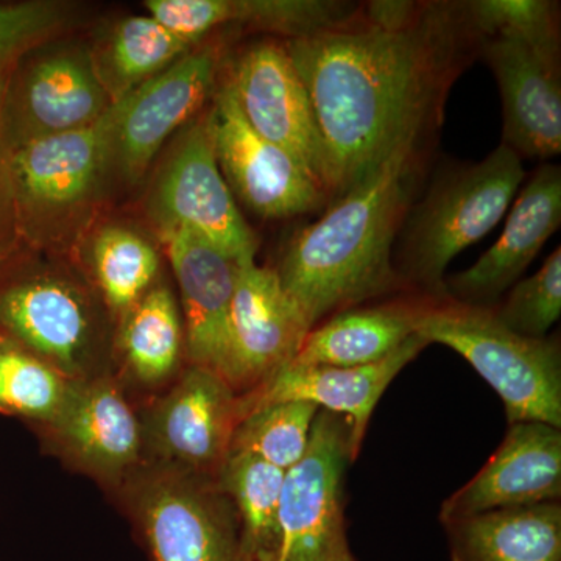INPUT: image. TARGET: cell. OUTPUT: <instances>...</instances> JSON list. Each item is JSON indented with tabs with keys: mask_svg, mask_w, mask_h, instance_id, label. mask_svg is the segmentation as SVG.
<instances>
[{
	"mask_svg": "<svg viewBox=\"0 0 561 561\" xmlns=\"http://www.w3.org/2000/svg\"><path fill=\"white\" fill-rule=\"evenodd\" d=\"M471 38L461 3L371 2L284 44L311 101L330 202L398 151L420 149L440 124Z\"/></svg>",
	"mask_w": 561,
	"mask_h": 561,
	"instance_id": "1",
	"label": "cell"
},
{
	"mask_svg": "<svg viewBox=\"0 0 561 561\" xmlns=\"http://www.w3.org/2000/svg\"><path fill=\"white\" fill-rule=\"evenodd\" d=\"M420 149L398 151L367 180L291 239L280 286L311 330L339 313L397 289L393 242L405 220Z\"/></svg>",
	"mask_w": 561,
	"mask_h": 561,
	"instance_id": "2",
	"label": "cell"
},
{
	"mask_svg": "<svg viewBox=\"0 0 561 561\" xmlns=\"http://www.w3.org/2000/svg\"><path fill=\"white\" fill-rule=\"evenodd\" d=\"M415 334L459 353L500 394L508 423L561 427V354L556 339H527L491 308L443 301L419 305Z\"/></svg>",
	"mask_w": 561,
	"mask_h": 561,
	"instance_id": "3",
	"label": "cell"
},
{
	"mask_svg": "<svg viewBox=\"0 0 561 561\" xmlns=\"http://www.w3.org/2000/svg\"><path fill=\"white\" fill-rule=\"evenodd\" d=\"M524 176L522 158L501 144L482 162L438 180L404 227L401 261L409 279L446 298L449 262L500 224Z\"/></svg>",
	"mask_w": 561,
	"mask_h": 561,
	"instance_id": "4",
	"label": "cell"
},
{
	"mask_svg": "<svg viewBox=\"0 0 561 561\" xmlns=\"http://www.w3.org/2000/svg\"><path fill=\"white\" fill-rule=\"evenodd\" d=\"M131 513L151 561H250L234 504L209 476L171 465L149 472Z\"/></svg>",
	"mask_w": 561,
	"mask_h": 561,
	"instance_id": "5",
	"label": "cell"
},
{
	"mask_svg": "<svg viewBox=\"0 0 561 561\" xmlns=\"http://www.w3.org/2000/svg\"><path fill=\"white\" fill-rule=\"evenodd\" d=\"M353 459L351 424L320 411L305 456L284 476L273 561H337L348 548L343 523V476Z\"/></svg>",
	"mask_w": 561,
	"mask_h": 561,
	"instance_id": "6",
	"label": "cell"
},
{
	"mask_svg": "<svg viewBox=\"0 0 561 561\" xmlns=\"http://www.w3.org/2000/svg\"><path fill=\"white\" fill-rule=\"evenodd\" d=\"M205 122L221 175L256 216L287 219L330 202L300 162L250 127L228 81L217 91Z\"/></svg>",
	"mask_w": 561,
	"mask_h": 561,
	"instance_id": "7",
	"label": "cell"
},
{
	"mask_svg": "<svg viewBox=\"0 0 561 561\" xmlns=\"http://www.w3.org/2000/svg\"><path fill=\"white\" fill-rule=\"evenodd\" d=\"M116 121L113 103L88 127L7 149L5 176L18 230H31L50 210L90 197L114 153Z\"/></svg>",
	"mask_w": 561,
	"mask_h": 561,
	"instance_id": "8",
	"label": "cell"
},
{
	"mask_svg": "<svg viewBox=\"0 0 561 561\" xmlns=\"http://www.w3.org/2000/svg\"><path fill=\"white\" fill-rule=\"evenodd\" d=\"M113 103L98 65L79 46L18 60L3 111L5 147L88 127Z\"/></svg>",
	"mask_w": 561,
	"mask_h": 561,
	"instance_id": "9",
	"label": "cell"
},
{
	"mask_svg": "<svg viewBox=\"0 0 561 561\" xmlns=\"http://www.w3.org/2000/svg\"><path fill=\"white\" fill-rule=\"evenodd\" d=\"M161 230L190 228L238 262L254 261L257 239L221 175L206 122L184 133L153 192Z\"/></svg>",
	"mask_w": 561,
	"mask_h": 561,
	"instance_id": "10",
	"label": "cell"
},
{
	"mask_svg": "<svg viewBox=\"0 0 561 561\" xmlns=\"http://www.w3.org/2000/svg\"><path fill=\"white\" fill-rule=\"evenodd\" d=\"M228 84L250 127L291 154L328 195L323 142L286 46L272 41L254 44L236 62Z\"/></svg>",
	"mask_w": 561,
	"mask_h": 561,
	"instance_id": "11",
	"label": "cell"
},
{
	"mask_svg": "<svg viewBox=\"0 0 561 561\" xmlns=\"http://www.w3.org/2000/svg\"><path fill=\"white\" fill-rule=\"evenodd\" d=\"M500 84L502 144L519 158L549 160L561 153L560 46L512 36L481 39Z\"/></svg>",
	"mask_w": 561,
	"mask_h": 561,
	"instance_id": "12",
	"label": "cell"
},
{
	"mask_svg": "<svg viewBox=\"0 0 561 561\" xmlns=\"http://www.w3.org/2000/svg\"><path fill=\"white\" fill-rule=\"evenodd\" d=\"M311 331L278 273L243 262L231 302L225 381L234 391L256 389L295 359Z\"/></svg>",
	"mask_w": 561,
	"mask_h": 561,
	"instance_id": "13",
	"label": "cell"
},
{
	"mask_svg": "<svg viewBox=\"0 0 561 561\" xmlns=\"http://www.w3.org/2000/svg\"><path fill=\"white\" fill-rule=\"evenodd\" d=\"M241 420V398L230 383L192 365L151 413L149 437L171 467L217 476Z\"/></svg>",
	"mask_w": 561,
	"mask_h": 561,
	"instance_id": "14",
	"label": "cell"
},
{
	"mask_svg": "<svg viewBox=\"0 0 561 561\" xmlns=\"http://www.w3.org/2000/svg\"><path fill=\"white\" fill-rule=\"evenodd\" d=\"M0 330L69 381L84 379L92 342L87 298L49 275L0 280Z\"/></svg>",
	"mask_w": 561,
	"mask_h": 561,
	"instance_id": "15",
	"label": "cell"
},
{
	"mask_svg": "<svg viewBox=\"0 0 561 561\" xmlns=\"http://www.w3.org/2000/svg\"><path fill=\"white\" fill-rule=\"evenodd\" d=\"M561 432L513 423L497 451L467 485L443 502L442 523L560 500Z\"/></svg>",
	"mask_w": 561,
	"mask_h": 561,
	"instance_id": "16",
	"label": "cell"
},
{
	"mask_svg": "<svg viewBox=\"0 0 561 561\" xmlns=\"http://www.w3.org/2000/svg\"><path fill=\"white\" fill-rule=\"evenodd\" d=\"M216 61L213 49L186 54L114 102V151L128 176L139 179L165 139L202 108L213 91Z\"/></svg>",
	"mask_w": 561,
	"mask_h": 561,
	"instance_id": "17",
	"label": "cell"
},
{
	"mask_svg": "<svg viewBox=\"0 0 561 561\" xmlns=\"http://www.w3.org/2000/svg\"><path fill=\"white\" fill-rule=\"evenodd\" d=\"M169 260L179 280L192 364L225 379L230 312L241 262L190 228H168Z\"/></svg>",
	"mask_w": 561,
	"mask_h": 561,
	"instance_id": "18",
	"label": "cell"
},
{
	"mask_svg": "<svg viewBox=\"0 0 561 561\" xmlns=\"http://www.w3.org/2000/svg\"><path fill=\"white\" fill-rule=\"evenodd\" d=\"M561 225V171L545 164L530 176L501 238L467 271L445 280L446 298L460 305L490 308L529 267Z\"/></svg>",
	"mask_w": 561,
	"mask_h": 561,
	"instance_id": "19",
	"label": "cell"
},
{
	"mask_svg": "<svg viewBox=\"0 0 561 561\" xmlns=\"http://www.w3.org/2000/svg\"><path fill=\"white\" fill-rule=\"evenodd\" d=\"M424 346L427 343L415 334L397 353L378 364L364 367L287 364L241 398L242 419L253 409L273 402H312L321 411L345 416L350 421L351 448L353 459H356L373 411L383 391Z\"/></svg>",
	"mask_w": 561,
	"mask_h": 561,
	"instance_id": "20",
	"label": "cell"
},
{
	"mask_svg": "<svg viewBox=\"0 0 561 561\" xmlns=\"http://www.w3.org/2000/svg\"><path fill=\"white\" fill-rule=\"evenodd\" d=\"M47 426L62 449L99 478L119 479L138 463V419L106 379L69 381L60 411Z\"/></svg>",
	"mask_w": 561,
	"mask_h": 561,
	"instance_id": "21",
	"label": "cell"
},
{
	"mask_svg": "<svg viewBox=\"0 0 561 561\" xmlns=\"http://www.w3.org/2000/svg\"><path fill=\"white\" fill-rule=\"evenodd\" d=\"M453 561H561L559 502L443 523Z\"/></svg>",
	"mask_w": 561,
	"mask_h": 561,
	"instance_id": "22",
	"label": "cell"
},
{
	"mask_svg": "<svg viewBox=\"0 0 561 561\" xmlns=\"http://www.w3.org/2000/svg\"><path fill=\"white\" fill-rule=\"evenodd\" d=\"M419 305L351 308L313 328L290 364L364 367L386 360L415 335Z\"/></svg>",
	"mask_w": 561,
	"mask_h": 561,
	"instance_id": "23",
	"label": "cell"
},
{
	"mask_svg": "<svg viewBox=\"0 0 561 561\" xmlns=\"http://www.w3.org/2000/svg\"><path fill=\"white\" fill-rule=\"evenodd\" d=\"M286 471L247 453H228L217 472L241 519L250 561H273L278 541V511Z\"/></svg>",
	"mask_w": 561,
	"mask_h": 561,
	"instance_id": "24",
	"label": "cell"
},
{
	"mask_svg": "<svg viewBox=\"0 0 561 561\" xmlns=\"http://www.w3.org/2000/svg\"><path fill=\"white\" fill-rule=\"evenodd\" d=\"M122 351L140 382L157 383L175 370L183 348V328L172 291L154 287L125 313Z\"/></svg>",
	"mask_w": 561,
	"mask_h": 561,
	"instance_id": "25",
	"label": "cell"
},
{
	"mask_svg": "<svg viewBox=\"0 0 561 561\" xmlns=\"http://www.w3.org/2000/svg\"><path fill=\"white\" fill-rule=\"evenodd\" d=\"M190 46L165 31L150 16L127 18L117 25L106 57V91L114 102L171 68L187 54ZM111 95V94H110Z\"/></svg>",
	"mask_w": 561,
	"mask_h": 561,
	"instance_id": "26",
	"label": "cell"
},
{
	"mask_svg": "<svg viewBox=\"0 0 561 561\" xmlns=\"http://www.w3.org/2000/svg\"><path fill=\"white\" fill-rule=\"evenodd\" d=\"M319 412L316 404L306 401L273 402L253 409L239 421L230 453L251 454L289 471L305 456Z\"/></svg>",
	"mask_w": 561,
	"mask_h": 561,
	"instance_id": "27",
	"label": "cell"
},
{
	"mask_svg": "<svg viewBox=\"0 0 561 561\" xmlns=\"http://www.w3.org/2000/svg\"><path fill=\"white\" fill-rule=\"evenodd\" d=\"M92 267L114 312L127 313L150 290L160 268L153 247L127 228H103L92 247Z\"/></svg>",
	"mask_w": 561,
	"mask_h": 561,
	"instance_id": "28",
	"label": "cell"
},
{
	"mask_svg": "<svg viewBox=\"0 0 561 561\" xmlns=\"http://www.w3.org/2000/svg\"><path fill=\"white\" fill-rule=\"evenodd\" d=\"M69 379L31 351L0 346V412L50 423L60 411Z\"/></svg>",
	"mask_w": 561,
	"mask_h": 561,
	"instance_id": "29",
	"label": "cell"
},
{
	"mask_svg": "<svg viewBox=\"0 0 561 561\" xmlns=\"http://www.w3.org/2000/svg\"><path fill=\"white\" fill-rule=\"evenodd\" d=\"M476 38L512 36L560 46L559 5L546 0H474L461 3Z\"/></svg>",
	"mask_w": 561,
	"mask_h": 561,
	"instance_id": "30",
	"label": "cell"
},
{
	"mask_svg": "<svg viewBox=\"0 0 561 561\" xmlns=\"http://www.w3.org/2000/svg\"><path fill=\"white\" fill-rule=\"evenodd\" d=\"M493 311L496 319L515 334L545 339L561 313L560 247L534 276L515 284L504 305Z\"/></svg>",
	"mask_w": 561,
	"mask_h": 561,
	"instance_id": "31",
	"label": "cell"
},
{
	"mask_svg": "<svg viewBox=\"0 0 561 561\" xmlns=\"http://www.w3.org/2000/svg\"><path fill=\"white\" fill-rule=\"evenodd\" d=\"M146 9L187 46L214 28L241 20V0H149Z\"/></svg>",
	"mask_w": 561,
	"mask_h": 561,
	"instance_id": "32",
	"label": "cell"
},
{
	"mask_svg": "<svg viewBox=\"0 0 561 561\" xmlns=\"http://www.w3.org/2000/svg\"><path fill=\"white\" fill-rule=\"evenodd\" d=\"M60 22V10L51 3L0 5V60H20Z\"/></svg>",
	"mask_w": 561,
	"mask_h": 561,
	"instance_id": "33",
	"label": "cell"
},
{
	"mask_svg": "<svg viewBox=\"0 0 561 561\" xmlns=\"http://www.w3.org/2000/svg\"><path fill=\"white\" fill-rule=\"evenodd\" d=\"M13 205H11L9 184H7L5 171L0 172V265L9 257V239L11 231H16ZM0 276V280H2Z\"/></svg>",
	"mask_w": 561,
	"mask_h": 561,
	"instance_id": "34",
	"label": "cell"
},
{
	"mask_svg": "<svg viewBox=\"0 0 561 561\" xmlns=\"http://www.w3.org/2000/svg\"><path fill=\"white\" fill-rule=\"evenodd\" d=\"M14 62L0 60V172H2L3 164H5L7 154L3 111H5L7 88H9L10 73Z\"/></svg>",
	"mask_w": 561,
	"mask_h": 561,
	"instance_id": "35",
	"label": "cell"
},
{
	"mask_svg": "<svg viewBox=\"0 0 561 561\" xmlns=\"http://www.w3.org/2000/svg\"><path fill=\"white\" fill-rule=\"evenodd\" d=\"M337 561H356V559H354L353 553H351L350 551V548H346L345 551H343L341 559H339Z\"/></svg>",
	"mask_w": 561,
	"mask_h": 561,
	"instance_id": "36",
	"label": "cell"
},
{
	"mask_svg": "<svg viewBox=\"0 0 561 561\" xmlns=\"http://www.w3.org/2000/svg\"><path fill=\"white\" fill-rule=\"evenodd\" d=\"M5 341H7V339H5V337H3V335H2V330H0V346H2V345H3V342H5Z\"/></svg>",
	"mask_w": 561,
	"mask_h": 561,
	"instance_id": "37",
	"label": "cell"
}]
</instances>
